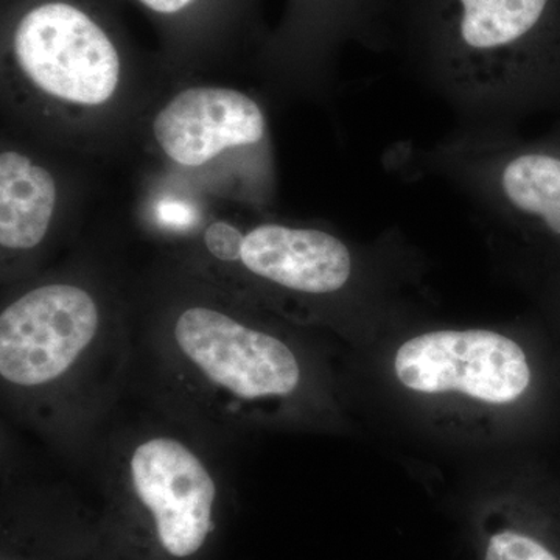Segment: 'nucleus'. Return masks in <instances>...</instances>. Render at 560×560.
<instances>
[{
	"mask_svg": "<svg viewBox=\"0 0 560 560\" xmlns=\"http://www.w3.org/2000/svg\"><path fill=\"white\" fill-rule=\"evenodd\" d=\"M130 359L101 301L81 283H40L0 312L3 399L60 444L105 416Z\"/></svg>",
	"mask_w": 560,
	"mask_h": 560,
	"instance_id": "f257e3e1",
	"label": "nucleus"
},
{
	"mask_svg": "<svg viewBox=\"0 0 560 560\" xmlns=\"http://www.w3.org/2000/svg\"><path fill=\"white\" fill-rule=\"evenodd\" d=\"M149 355L173 418L198 430L245 431L265 405L291 399L304 381L289 342L210 302H191L164 318Z\"/></svg>",
	"mask_w": 560,
	"mask_h": 560,
	"instance_id": "f03ea898",
	"label": "nucleus"
},
{
	"mask_svg": "<svg viewBox=\"0 0 560 560\" xmlns=\"http://www.w3.org/2000/svg\"><path fill=\"white\" fill-rule=\"evenodd\" d=\"M555 0H401L412 61L458 105L492 116L510 110V86L540 50Z\"/></svg>",
	"mask_w": 560,
	"mask_h": 560,
	"instance_id": "7ed1b4c3",
	"label": "nucleus"
},
{
	"mask_svg": "<svg viewBox=\"0 0 560 560\" xmlns=\"http://www.w3.org/2000/svg\"><path fill=\"white\" fill-rule=\"evenodd\" d=\"M180 420V419H179ZM151 423L128 433L110 456L109 477L150 522L154 541L175 560L197 556L215 528L219 467L189 423Z\"/></svg>",
	"mask_w": 560,
	"mask_h": 560,
	"instance_id": "20e7f679",
	"label": "nucleus"
},
{
	"mask_svg": "<svg viewBox=\"0 0 560 560\" xmlns=\"http://www.w3.org/2000/svg\"><path fill=\"white\" fill-rule=\"evenodd\" d=\"M13 51L33 88L65 105L95 108L119 88V51L97 22L70 3L27 11L14 32Z\"/></svg>",
	"mask_w": 560,
	"mask_h": 560,
	"instance_id": "39448f33",
	"label": "nucleus"
},
{
	"mask_svg": "<svg viewBox=\"0 0 560 560\" xmlns=\"http://www.w3.org/2000/svg\"><path fill=\"white\" fill-rule=\"evenodd\" d=\"M394 371L415 393H458L490 405L521 399L530 382L521 346L506 335L482 329L418 335L397 350Z\"/></svg>",
	"mask_w": 560,
	"mask_h": 560,
	"instance_id": "423d86ee",
	"label": "nucleus"
},
{
	"mask_svg": "<svg viewBox=\"0 0 560 560\" xmlns=\"http://www.w3.org/2000/svg\"><path fill=\"white\" fill-rule=\"evenodd\" d=\"M153 132L168 160L184 167H200L226 150L259 143L267 132V117L243 92L189 88L160 110Z\"/></svg>",
	"mask_w": 560,
	"mask_h": 560,
	"instance_id": "0eeeda50",
	"label": "nucleus"
},
{
	"mask_svg": "<svg viewBox=\"0 0 560 560\" xmlns=\"http://www.w3.org/2000/svg\"><path fill=\"white\" fill-rule=\"evenodd\" d=\"M238 265L268 285L330 296L346 289L355 261L349 246L330 232L265 223L246 232Z\"/></svg>",
	"mask_w": 560,
	"mask_h": 560,
	"instance_id": "6e6552de",
	"label": "nucleus"
},
{
	"mask_svg": "<svg viewBox=\"0 0 560 560\" xmlns=\"http://www.w3.org/2000/svg\"><path fill=\"white\" fill-rule=\"evenodd\" d=\"M464 183L495 212L539 221L560 237V158L544 151L459 154Z\"/></svg>",
	"mask_w": 560,
	"mask_h": 560,
	"instance_id": "1a4fd4ad",
	"label": "nucleus"
},
{
	"mask_svg": "<svg viewBox=\"0 0 560 560\" xmlns=\"http://www.w3.org/2000/svg\"><path fill=\"white\" fill-rule=\"evenodd\" d=\"M57 206V183L49 171L16 150L0 154V246L3 253L38 248Z\"/></svg>",
	"mask_w": 560,
	"mask_h": 560,
	"instance_id": "9d476101",
	"label": "nucleus"
},
{
	"mask_svg": "<svg viewBox=\"0 0 560 560\" xmlns=\"http://www.w3.org/2000/svg\"><path fill=\"white\" fill-rule=\"evenodd\" d=\"M342 14L348 25L370 35L381 38L382 43L393 32L399 16L401 0H340Z\"/></svg>",
	"mask_w": 560,
	"mask_h": 560,
	"instance_id": "9b49d317",
	"label": "nucleus"
},
{
	"mask_svg": "<svg viewBox=\"0 0 560 560\" xmlns=\"http://www.w3.org/2000/svg\"><path fill=\"white\" fill-rule=\"evenodd\" d=\"M485 560H560V558L536 537L506 529L490 536Z\"/></svg>",
	"mask_w": 560,
	"mask_h": 560,
	"instance_id": "f8f14e48",
	"label": "nucleus"
},
{
	"mask_svg": "<svg viewBox=\"0 0 560 560\" xmlns=\"http://www.w3.org/2000/svg\"><path fill=\"white\" fill-rule=\"evenodd\" d=\"M245 234L228 221H213L206 228L202 243L213 259L221 264H238Z\"/></svg>",
	"mask_w": 560,
	"mask_h": 560,
	"instance_id": "ddd939ff",
	"label": "nucleus"
},
{
	"mask_svg": "<svg viewBox=\"0 0 560 560\" xmlns=\"http://www.w3.org/2000/svg\"><path fill=\"white\" fill-rule=\"evenodd\" d=\"M147 9L161 14H173L187 9L194 0H139Z\"/></svg>",
	"mask_w": 560,
	"mask_h": 560,
	"instance_id": "4468645a",
	"label": "nucleus"
}]
</instances>
